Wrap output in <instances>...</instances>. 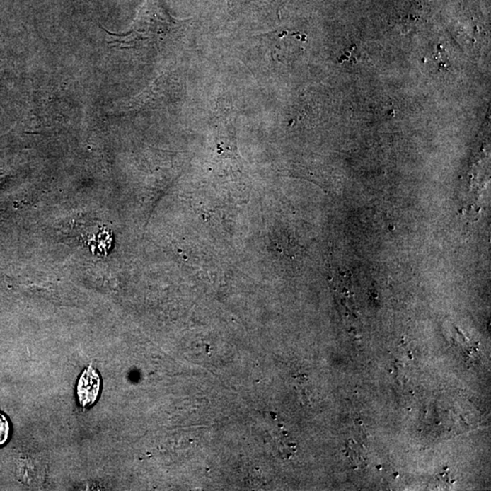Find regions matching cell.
I'll use <instances>...</instances> for the list:
<instances>
[{"mask_svg": "<svg viewBox=\"0 0 491 491\" xmlns=\"http://www.w3.org/2000/svg\"><path fill=\"white\" fill-rule=\"evenodd\" d=\"M101 379L93 366L89 365L83 371L76 386V394L82 408L96 403L100 395Z\"/></svg>", "mask_w": 491, "mask_h": 491, "instance_id": "7a4b0ae2", "label": "cell"}, {"mask_svg": "<svg viewBox=\"0 0 491 491\" xmlns=\"http://www.w3.org/2000/svg\"><path fill=\"white\" fill-rule=\"evenodd\" d=\"M11 427L5 415L0 413V446L4 445L8 439Z\"/></svg>", "mask_w": 491, "mask_h": 491, "instance_id": "3957f363", "label": "cell"}, {"mask_svg": "<svg viewBox=\"0 0 491 491\" xmlns=\"http://www.w3.org/2000/svg\"><path fill=\"white\" fill-rule=\"evenodd\" d=\"M0 106H1V107H2V105H1V103H0Z\"/></svg>", "mask_w": 491, "mask_h": 491, "instance_id": "277c9868", "label": "cell"}, {"mask_svg": "<svg viewBox=\"0 0 491 491\" xmlns=\"http://www.w3.org/2000/svg\"><path fill=\"white\" fill-rule=\"evenodd\" d=\"M161 0H146L132 28L122 34L107 32V43L114 49L141 50L164 44L180 28Z\"/></svg>", "mask_w": 491, "mask_h": 491, "instance_id": "6da1fadb", "label": "cell"}]
</instances>
